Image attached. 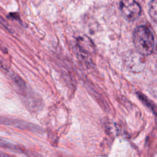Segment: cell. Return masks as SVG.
<instances>
[{
	"instance_id": "obj_1",
	"label": "cell",
	"mask_w": 157,
	"mask_h": 157,
	"mask_svg": "<svg viewBox=\"0 0 157 157\" xmlns=\"http://www.w3.org/2000/svg\"><path fill=\"white\" fill-rule=\"evenodd\" d=\"M134 45L139 53L148 55L154 48V37L150 29L144 26L137 27L133 33Z\"/></svg>"
},
{
	"instance_id": "obj_2",
	"label": "cell",
	"mask_w": 157,
	"mask_h": 157,
	"mask_svg": "<svg viewBox=\"0 0 157 157\" xmlns=\"http://www.w3.org/2000/svg\"><path fill=\"white\" fill-rule=\"evenodd\" d=\"M144 55L139 52H130L126 53L124 58V63L126 67L133 72H142L145 66Z\"/></svg>"
},
{
	"instance_id": "obj_3",
	"label": "cell",
	"mask_w": 157,
	"mask_h": 157,
	"mask_svg": "<svg viewBox=\"0 0 157 157\" xmlns=\"http://www.w3.org/2000/svg\"><path fill=\"white\" fill-rule=\"evenodd\" d=\"M120 8L123 16L129 21L136 20L140 14V7L135 0H121Z\"/></svg>"
},
{
	"instance_id": "obj_4",
	"label": "cell",
	"mask_w": 157,
	"mask_h": 157,
	"mask_svg": "<svg viewBox=\"0 0 157 157\" xmlns=\"http://www.w3.org/2000/svg\"><path fill=\"white\" fill-rule=\"evenodd\" d=\"M1 123L2 124L13 126L16 128H18L23 130H26L33 132L41 133L42 132L44 131V129H42L41 127H40L39 126L22 120H18L15 118L14 119L7 117H1Z\"/></svg>"
},
{
	"instance_id": "obj_5",
	"label": "cell",
	"mask_w": 157,
	"mask_h": 157,
	"mask_svg": "<svg viewBox=\"0 0 157 157\" xmlns=\"http://www.w3.org/2000/svg\"><path fill=\"white\" fill-rule=\"evenodd\" d=\"M77 44L80 49L87 53H93L94 52V46L92 41L86 36L79 37L77 39Z\"/></svg>"
},
{
	"instance_id": "obj_6",
	"label": "cell",
	"mask_w": 157,
	"mask_h": 157,
	"mask_svg": "<svg viewBox=\"0 0 157 157\" xmlns=\"http://www.w3.org/2000/svg\"><path fill=\"white\" fill-rule=\"evenodd\" d=\"M137 95L139 99L142 101V102L145 106H147L148 108L150 109L154 113L157 115V107L151 100H150L146 96L143 94L142 93L138 92V93H137Z\"/></svg>"
},
{
	"instance_id": "obj_7",
	"label": "cell",
	"mask_w": 157,
	"mask_h": 157,
	"mask_svg": "<svg viewBox=\"0 0 157 157\" xmlns=\"http://www.w3.org/2000/svg\"><path fill=\"white\" fill-rule=\"evenodd\" d=\"M149 14L152 20L157 22V0H152L149 4Z\"/></svg>"
},
{
	"instance_id": "obj_8",
	"label": "cell",
	"mask_w": 157,
	"mask_h": 157,
	"mask_svg": "<svg viewBox=\"0 0 157 157\" xmlns=\"http://www.w3.org/2000/svg\"><path fill=\"white\" fill-rule=\"evenodd\" d=\"M1 157H14V156L9 155H7V154L4 153L3 152H1Z\"/></svg>"
},
{
	"instance_id": "obj_9",
	"label": "cell",
	"mask_w": 157,
	"mask_h": 157,
	"mask_svg": "<svg viewBox=\"0 0 157 157\" xmlns=\"http://www.w3.org/2000/svg\"><path fill=\"white\" fill-rule=\"evenodd\" d=\"M156 53H157V46H156Z\"/></svg>"
}]
</instances>
